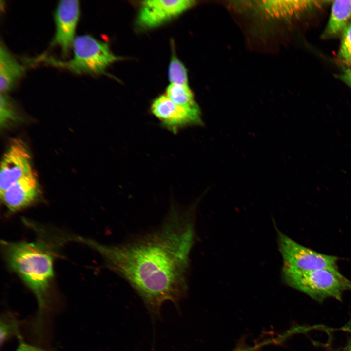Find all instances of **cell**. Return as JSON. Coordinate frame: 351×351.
Listing matches in <instances>:
<instances>
[{
    "label": "cell",
    "instance_id": "obj_1",
    "mask_svg": "<svg viewBox=\"0 0 351 351\" xmlns=\"http://www.w3.org/2000/svg\"><path fill=\"white\" fill-rule=\"evenodd\" d=\"M195 232L194 208L172 205L159 226L125 242L106 245L79 236L75 240L99 254L106 267L156 314L164 302L176 305L187 295Z\"/></svg>",
    "mask_w": 351,
    "mask_h": 351
},
{
    "label": "cell",
    "instance_id": "obj_2",
    "mask_svg": "<svg viewBox=\"0 0 351 351\" xmlns=\"http://www.w3.org/2000/svg\"><path fill=\"white\" fill-rule=\"evenodd\" d=\"M9 267L35 294L40 307L44 305L54 277V255L43 241L1 242Z\"/></svg>",
    "mask_w": 351,
    "mask_h": 351
},
{
    "label": "cell",
    "instance_id": "obj_3",
    "mask_svg": "<svg viewBox=\"0 0 351 351\" xmlns=\"http://www.w3.org/2000/svg\"><path fill=\"white\" fill-rule=\"evenodd\" d=\"M282 274L288 286L319 302L328 298L341 301L343 293L351 291V282L339 271L327 269L299 270L282 267Z\"/></svg>",
    "mask_w": 351,
    "mask_h": 351
},
{
    "label": "cell",
    "instance_id": "obj_4",
    "mask_svg": "<svg viewBox=\"0 0 351 351\" xmlns=\"http://www.w3.org/2000/svg\"><path fill=\"white\" fill-rule=\"evenodd\" d=\"M72 48L73 57L70 60L62 61L48 58L45 62L76 73L97 75L104 73L109 65L120 59L112 52L108 43L89 35L76 37Z\"/></svg>",
    "mask_w": 351,
    "mask_h": 351
},
{
    "label": "cell",
    "instance_id": "obj_5",
    "mask_svg": "<svg viewBox=\"0 0 351 351\" xmlns=\"http://www.w3.org/2000/svg\"><path fill=\"white\" fill-rule=\"evenodd\" d=\"M279 251L283 267L299 270L327 269L339 272L338 258L317 252L294 241L277 231Z\"/></svg>",
    "mask_w": 351,
    "mask_h": 351
},
{
    "label": "cell",
    "instance_id": "obj_6",
    "mask_svg": "<svg viewBox=\"0 0 351 351\" xmlns=\"http://www.w3.org/2000/svg\"><path fill=\"white\" fill-rule=\"evenodd\" d=\"M32 172L27 146L20 139L13 140L0 162V193Z\"/></svg>",
    "mask_w": 351,
    "mask_h": 351
},
{
    "label": "cell",
    "instance_id": "obj_7",
    "mask_svg": "<svg viewBox=\"0 0 351 351\" xmlns=\"http://www.w3.org/2000/svg\"><path fill=\"white\" fill-rule=\"evenodd\" d=\"M195 2L190 0L143 1L137 16V24L145 29L157 27L182 14Z\"/></svg>",
    "mask_w": 351,
    "mask_h": 351
},
{
    "label": "cell",
    "instance_id": "obj_8",
    "mask_svg": "<svg viewBox=\"0 0 351 351\" xmlns=\"http://www.w3.org/2000/svg\"><path fill=\"white\" fill-rule=\"evenodd\" d=\"M79 14V3L77 0H61L56 7V32L52 43L58 45L64 55H67L72 48Z\"/></svg>",
    "mask_w": 351,
    "mask_h": 351
},
{
    "label": "cell",
    "instance_id": "obj_9",
    "mask_svg": "<svg viewBox=\"0 0 351 351\" xmlns=\"http://www.w3.org/2000/svg\"><path fill=\"white\" fill-rule=\"evenodd\" d=\"M40 194L37 176L32 172L13 183L0 195L1 201L8 209L16 212L35 203Z\"/></svg>",
    "mask_w": 351,
    "mask_h": 351
},
{
    "label": "cell",
    "instance_id": "obj_10",
    "mask_svg": "<svg viewBox=\"0 0 351 351\" xmlns=\"http://www.w3.org/2000/svg\"><path fill=\"white\" fill-rule=\"evenodd\" d=\"M151 110L164 126L174 131L186 126L202 124L201 119L175 103L166 95L156 98Z\"/></svg>",
    "mask_w": 351,
    "mask_h": 351
},
{
    "label": "cell",
    "instance_id": "obj_11",
    "mask_svg": "<svg viewBox=\"0 0 351 351\" xmlns=\"http://www.w3.org/2000/svg\"><path fill=\"white\" fill-rule=\"evenodd\" d=\"M24 67L2 43L0 45V91L11 90L22 76Z\"/></svg>",
    "mask_w": 351,
    "mask_h": 351
},
{
    "label": "cell",
    "instance_id": "obj_12",
    "mask_svg": "<svg viewBox=\"0 0 351 351\" xmlns=\"http://www.w3.org/2000/svg\"><path fill=\"white\" fill-rule=\"evenodd\" d=\"M351 19V0L332 1L327 26L322 35L323 39L333 37L343 31Z\"/></svg>",
    "mask_w": 351,
    "mask_h": 351
},
{
    "label": "cell",
    "instance_id": "obj_13",
    "mask_svg": "<svg viewBox=\"0 0 351 351\" xmlns=\"http://www.w3.org/2000/svg\"><path fill=\"white\" fill-rule=\"evenodd\" d=\"M264 2L263 7L267 12L277 17L292 16L321 4L320 1L315 0H271Z\"/></svg>",
    "mask_w": 351,
    "mask_h": 351
},
{
    "label": "cell",
    "instance_id": "obj_14",
    "mask_svg": "<svg viewBox=\"0 0 351 351\" xmlns=\"http://www.w3.org/2000/svg\"><path fill=\"white\" fill-rule=\"evenodd\" d=\"M166 92V95L175 103L196 117L201 119L199 108L189 86L170 84Z\"/></svg>",
    "mask_w": 351,
    "mask_h": 351
},
{
    "label": "cell",
    "instance_id": "obj_15",
    "mask_svg": "<svg viewBox=\"0 0 351 351\" xmlns=\"http://www.w3.org/2000/svg\"><path fill=\"white\" fill-rule=\"evenodd\" d=\"M168 78L170 84L189 86L187 69L175 56L171 58L169 65Z\"/></svg>",
    "mask_w": 351,
    "mask_h": 351
},
{
    "label": "cell",
    "instance_id": "obj_16",
    "mask_svg": "<svg viewBox=\"0 0 351 351\" xmlns=\"http://www.w3.org/2000/svg\"><path fill=\"white\" fill-rule=\"evenodd\" d=\"M0 126L5 127L17 120L19 117L12 101L6 93H0Z\"/></svg>",
    "mask_w": 351,
    "mask_h": 351
},
{
    "label": "cell",
    "instance_id": "obj_17",
    "mask_svg": "<svg viewBox=\"0 0 351 351\" xmlns=\"http://www.w3.org/2000/svg\"><path fill=\"white\" fill-rule=\"evenodd\" d=\"M351 51V19L343 31L339 53Z\"/></svg>",
    "mask_w": 351,
    "mask_h": 351
},
{
    "label": "cell",
    "instance_id": "obj_18",
    "mask_svg": "<svg viewBox=\"0 0 351 351\" xmlns=\"http://www.w3.org/2000/svg\"><path fill=\"white\" fill-rule=\"evenodd\" d=\"M16 351H47L24 343L20 344Z\"/></svg>",
    "mask_w": 351,
    "mask_h": 351
},
{
    "label": "cell",
    "instance_id": "obj_19",
    "mask_svg": "<svg viewBox=\"0 0 351 351\" xmlns=\"http://www.w3.org/2000/svg\"><path fill=\"white\" fill-rule=\"evenodd\" d=\"M339 78L345 83L351 87V69L346 70Z\"/></svg>",
    "mask_w": 351,
    "mask_h": 351
},
{
    "label": "cell",
    "instance_id": "obj_20",
    "mask_svg": "<svg viewBox=\"0 0 351 351\" xmlns=\"http://www.w3.org/2000/svg\"><path fill=\"white\" fill-rule=\"evenodd\" d=\"M340 58L347 65H351V51L343 53H339Z\"/></svg>",
    "mask_w": 351,
    "mask_h": 351
},
{
    "label": "cell",
    "instance_id": "obj_21",
    "mask_svg": "<svg viewBox=\"0 0 351 351\" xmlns=\"http://www.w3.org/2000/svg\"><path fill=\"white\" fill-rule=\"evenodd\" d=\"M344 351H351V337L348 340L345 347Z\"/></svg>",
    "mask_w": 351,
    "mask_h": 351
},
{
    "label": "cell",
    "instance_id": "obj_22",
    "mask_svg": "<svg viewBox=\"0 0 351 351\" xmlns=\"http://www.w3.org/2000/svg\"><path fill=\"white\" fill-rule=\"evenodd\" d=\"M339 351V350H336V351Z\"/></svg>",
    "mask_w": 351,
    "mask_h": 351
}]
</instances>
